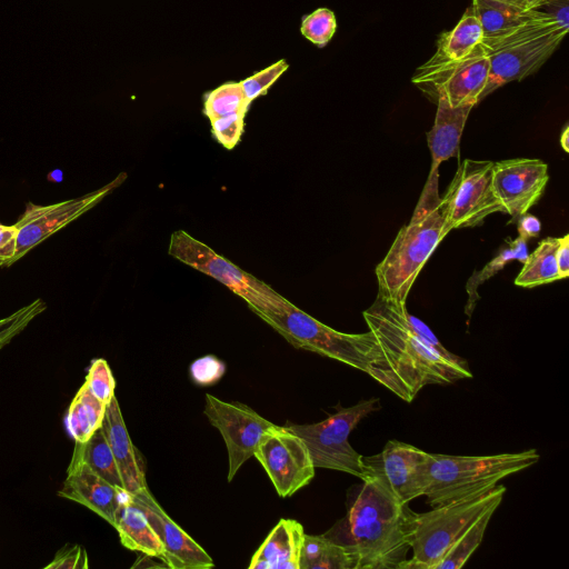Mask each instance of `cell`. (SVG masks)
I'll return each mask as SVG.
<instances>
[{
  "mask_svg": "<svg viewBox=\"0 0 569 569\" xmlns=\"http://www.w3.org/2000/svg\"><path fill=\"white\" fill-rule=\"evenodd\" d=\"M406 302L377 296L363 311L381 357L371 378L406 402L428 385H450L472 378L466 361L445 358L429 347L408 321Z\"/></svg>",
  "mask_w": 569,
  "mask_h": 569,
  "instance_id": "6da1fadb",
  "label": "cell"
},
{
  "mask_svg": "<svg viewBox=\"0 0 569 569\" xmlns=\"http://www.w3.org/2000/svg\"><path fill=\"white\" fill-rule=\"evenodd\" d=\"M348 513L356 569H399L411 549L415 516L375 477H365Z\"/></svg>",
  "mask_w": 569,
  "mask_h": 569,
  "instance_id": "7a4b0ae2",
  "label": "cell"
},
{
  "mask_svg": "<svg viewBox=\"0 0 569 569\" xmlns=\"http://www.w3.org/2000/svg\"><path fill=\"white\" fill-rule=\"evenodd\" d=\"M438 168H430L413 213L397 233L387 254L376 268L378 296L406 302L421 268L443 233Z\"/></svg>",
  "mask_w": 569,
  "mask_h": 569,
  "instance_id": "3957f363",
  "label": "cell"
},
{
  "mask_svg": "<svg viewBox=\"0 0 569 569\" xmlns=\"http://www.w3.org/2000/svg\"><path fill=\"white\" fill-rule=\"evenodd\" d=\"M295 348L316 352L372 376L381 352L370 330L340 332L315 319L281 296L257 313Z\"/></svg>",
  "mask_w": 569,
  "mask_h": 569,
  "instance_id": "277c9868",
  "label": "cell"
},
{
  "mask_svg": "<svg viewBox=\"0 0 569 569\" xmlns=\"http://www.w3.org/2000/svg\"><path fill=\"white\" fill-rule=\"evenodd\" d=\"M536 449L491 456L430 453L425 497L431 507L492 489L503 478L533 466Z\"/></svg>",
  "mask_w": 569,
  "mask_h": 569,
  "instance_id": "5b68a950",
  "label": "cell"
},
{
  "mask_svg": "<svg viewBox=\"0 0 569 569\" xmlns=\"http://www.w3.org/2000/svg\"><path fill=\"white\" fill-rule=\"evenodd\" d=\"M503 485L416 513L412 558L399 569H433L452 545L488 509L498 508L506 493Z\"/></svg>",
  "mask_w": 569,
  "mask_h": 569,
  "instance_id": "8992f818",
  "label": "cell"
},
{
  "mask_svg": "<svg viewBox=\"0 0 569 569\" xmlns=\"http://www.w3.org/2000/svg\"><path fill=\"white\" fill-rule=\"evenodd\" d=\"M568 30L555 20L543 18L481 44L488 54L490 70L480 101L503 84L535 73L556 51Z\"/></svg>",
  "mask_w": 569,
  "mask_h": 569,
  "instance_id": "52a82bcc",
  "label": "cell"
},
{
  "mask_svg": "<svg viewBox=\"0 0 569 569\" xmlns=\"http://www.w3.org/2000/svg\"><path fill=\"white\" fill-rule=\"evenodd\" d=\"M379 408V399L371 398L341 408L320 422L287 427L305 442L315 468L337 470L362 479L361 455L351 447L348 438L363 418Z\"/></svg>",
  "mask_w": 569,
  "mask_h": 569,
  "instance_id": "ba28073f",
  "label": "cell"
},
{
  "mask_svg": "<svg viewBox=\"0 0 569 569\" xmlns=\"http://www.w3.org/2000/svg\"><path fill=\"white\" fill-rule=\"evenodd\" d=\"M168 253L182 263L221 282L243 299L256 315L281 297L262 280L242 270L183 230L174 231L171 234Z\"/></svg>",
  "mask_w": 569,
  "mask_h": 569,
  "instance_id": "9c48e42d",
  "label": "cell"
},
{
  "mask_svg": "<svg viewBox=\"0 0 569 569\" xmlns=\"http://www.w3.org/2000/svg\"><path fill=\"white\" fill-rule=\"evenodd\" d=\"M490 61L479 43L468 56L457 59L431 57L417 68L411 81L427 96L443 98L449 106H476L487 84Z\"/></svg>",
  "mask_w": 569,
  "mask_h": 569,
  "instance_id": "30bf717a",
  "label": "cell"
},
{
  "mask_svg": "<svg viewBox=\"0 0 569 569\" xmlns=\"http://www.w3.org/2000/svg\"><path fill=\"white\" fill-rule=\"evenodd\" d=\"M492 161L466 159L441 198L443 233L475 227L489 214L503 212L492 189Z\"/></svg>",
  "mask_w": 569,
  "mask_h": 569,
  "instance_id": "8fae6325",
  "label": "cell"
},
{
  "mask_svg": "<svg viewBox=\"0 0 569 569\" xmlns=\"http://www.w3.org/2000/svg\"><path fill=\"white\" fill-rule=\"evenodd\" d=\"M203 413L209 422L219 430L228 451L230 482L241 466L251 457L261 440L277 427L247 405L223 401L206 393Z\"/></svg>",
  "mask_w": 569,
  "mask_h": 569,
  "instance_id": "7c38bea8",
  "label": "cell"
},
{
  "mask_svg": "<svg viewBox=\"0 0 569 569\" xmlns=\"http://www.w3.org/2000/svg\"><path fill=\"white\" fill-rule=\"evenodd\" d=\"M126 174L120 173L111 182L97 190L60 202L44 206L28 202L23 213L14 223L17 228V248L11 264L92 209L121 184Z\"/></svg>",
  "mask_w": 569,
  "mask_h": 569,
  "instance_id": "4fadbf2b",
  "label": "cell"
},
{
  "mask_svg": "<svg viewBox=\"0 0 569 569\" xmlns=\"http://www.w3.org/2000/svg\"><path fill=\"white\" fill-rule=\"evenodd\" d=\"M429 457L412 445L390 440L381 452L361 455L362 479L377 478L400 502L409 505L425 495Z\"/></svg>",
  "mask_w": 569,
  "mask_h": 569,
  "instance_id": "5bb4252c",
  "label": "cell"
},
{
  "mask_svg": "<svg viewBox=\"0 0 569 569\" xmlns=\"http://www.w3.org/2000/svg\"><path fill=\"white\" fill-rule=\"evenodd\" d=\"M253 457L277 493L287 498L311 482L315 466L305 442L287 426H277L259 443Z\"/></svg>",
  "mask_w": 569,
  "mask_h": 569,
  "instance_id": "9a60e30c",
  "label": "cell"
},
{
  "mask_svg": "<svg viewBox=\"0 0 569 569\" xmlns=\"http://www.w3.org/2000/svg\"><path fill=\"white\" fill-rule=\"evenodd\" d=\"M548 180V166L540 159L516 158L492 164L495 196L513 220L537 203Z\"/></svg>",
  "mask_w": 569,
  "mask_h": 569,
  "instance_id": "2e32d148",
  "label": "cell"
},
{
  "mask_svg": "<svg viewBox=\"0 0 569 569\" xmlns=\"http://www.w3.org/2000/svg\"><path fill=\"white\" fill-rule=\"evenodd\" d=\"M163 546L162 561L171 569H209L213 560L207 551L182 530L160 507L148 487L133 493Z\"/></svg>",
  "mask_w": 569,
  "mask_h": 569,
  "instance_id": "e0dca14e",
  "label": "cell"
},
{
  "mask_svg": "<svg viewBox=\"0 0 569 569\" xmlns=\"http://www.w3.org/2000/svg\"><path fill=\"white\" fill-rule=\"evenodd\" d=\"M127 492L100 477L74 449L58 496L84 506L113 527L116 513Z\"/></svg>",
  "mask_w": 569,
  "mask_h": 569,
  "instance_id": "ac0fdd59",
  "label": "cell"
},
{
  "mask_svg": "<svg viewBox=\"0 0 569 569\" xmlns=\"http://www.w3.org/2000/svg\"><path fill=\"white\" fill-rule=\"evenodd\" d=\"M101 428L114 456L124 489L133 495L147 488L138 451L131 441L116 396L107 406Z\"/></svg>",
  "mask_w": 569,
  "mask_h": 569,
  "instance_id": "d6986e66",
  "label": "cell"
},
{
  "mask_svg": "<svg viewBox=\"0 0 569 569\" xmlns=\"http://www.w3.org/2000/svg\"><path fill=\"white\" fill-rule=\"evenodd\" d=\"M300 522L280 519L251 557L250 569H300L305 539Z\"/></svg>",
  "mask_w": 569,
  "mask_h": 569,
  "instance_id": "ffe728a7",
  "label": "cell"
},
{
  "mask_svg": "<svg viewBox=\"0 0 569 569\" xmlns=\"http://www.w3.org/2000/svg\"><path fill=\"white\" fill-rule=\"evenodd\" d=\"M113 527L118 531L122 546L162 560L164 553L162 542L146 511L129 491L118 508Z\"/></svg>",
  "mask_w": 569,
  "mask_h": 569,
  "instance_id": "44dd1931",
  "label": "cell"
},
{
  "mask_svg": "<svg viewBox=\"0 0 569 569\" xmlns=\"http://www.w3.org/2000/svg\"><path fill=\"white\" fill-rule=\"evenodd\" d=\"M437 111L435 122L427 132L428 147L431 152V168H439V164L449 158L457 157L459 143L468 116L473 104L451 107L439 97L436 100Z\"/></svg>",
  "mask_w": 569,
  "mask_h": 569,
  "instance_id": "7402d4cb",
  "label": "cell"
},
{
  "mask_svg": "<svg viewBox=\"0 0 569 569\" xmlns=\"http://www.w3.org/2000/svg\"><path fill=\"white\" fill-rule=\"evenodd\" d=\"M471 8L482 29L480 44L496 41L526 23L546 18L503 0H472Z\"/></svg>",
  "mask_w": 569,
  "mask_h": 569,
  "instance_id": "603a6c76",
  "label": "cell"
},
{
  "mask_svg": "<svg viewBox=\"0 0 569 569\" xmlns=\"http://www.w3.org/2000/svg\"><path fill=\"white\" fill-rule=\"evenodd\" d=\"M300 569H356V558L348 543L325 535H305Z\"/></svg>",
  "mask_w": 569,
  "mask_h": 569,
  "instance_id": "cb8c5ba5",
  "label": "cell"
},
{
  "mask_svg": "<svg viewBox=\"0 0 569 569\" xmlns=\"http://www.w3.org/2000/svg\"><path fill=\"white\" fill-rule=\"evenodd\" d=\"M107 405L100 401L83 382L71 401L67 428L76 442L83 443L101 427Z\"/></svg>",
  "mask_w": 569,
  "mask_h": 569,
  "instance_id": "d4e9b609",
  "label": "cell"
},
{
  "mask_svg": "<svg viewBox=\"0 0 569 569\" xmlns=\"http://www.w3.org/2000/svg\"><path fill=\"white\" fill-rule=\"evenodd\" d=\"M482 39L479 20L469 7L452 30L445 32L437 41V59L457 60L468 56Z\"/></svg>",
  "mask_w": 569,
  "mask_h": 569,
  "instance_id": "484cf974",
  "label": "cell"
},
{
  "mask_svg": "<svg viewBox=\"0 0 569 569\" xmlns=\"http://www.w3.org/2000/svg\"><path fill=\"white\" fill-rule=\"evenodd\" d=\"M558 238H546L538 243L536 250L528 254L515 284L533 288L561 280L555 258Z\"/></svg>",
  "mask_w": 569,
  "mask_h": 569,
  "instance_id": "4316f807",
  "label": "cell"
},
{
  "mask_svg": "<svg viewBox=\"0 0 569 569\" xmlns=\"http://www.w3.org/2000/svg\"><path fill=\"white\" fill-rule=\"evenodd\" d=\"M74 449L82 460L111 485L123 488V482L106 435L100 427L88 441L76 442Z\"/></svg>",
  "mask_w": 569,
  "mask_h": 569,
  "instance_id": "83f0119b",
  "label": "cell"
},
{
  "mask_svg": "<svg viewBox=\"0 0 569 569\" xmlns=\"http://www.w3.org/2000/svg\"><path fill=\"white\" fill-rule=\"evenodd\" d=\"M528 257L527 240L518 237L513 241L509 242V246L501 249L490 262H488L480 271L475 272L466 284L468 293V302L466 305V313L470 318L477 301L480 296L478 293V287L486 280L495 276L501 270L509 261L519 260L525 262Z\"/></svg>",
  "mask_w": 569,
  "mask_h": 569,
  "instance_id": "f1b7e54d",
  "label": "cell"
},
{
  "mask_svg": "<svg viewBox=\"0 0 569 569\" xmlns=\"http://www.w3.org/2000/svg\"><path fill=\"white\" fill-rule=\"evenodd\" d=\"M497 508L486 510L452 545L433 569H459L480 546L485 531Z\"/></svg>",
  "mask_w": 569,
  "mask_h": 569,
  "instance_id": "f546056e",
  "label": "cell"
},
{
  "mask_svg": "<svg viewBox=\"0 0 569 569\" xmlns=\"http://www.w3.org/2000/svg\"><path fill=\"white\" fill-rule=\"evenodd\" d=\"M251 102L240 82H227L206 94L203 112L209 120L232 113L247 114Z\"/></svg>",
  "mask_w": 569,
  "mask_h": 569,
  "instance_id": "4dcf8cb0",
  "label": "cell"
},
{
  "mask_svg": "<svg viewBox=\"0 0 569 569\" xmlns=\"http://www.w3.org/2000/svg\"><path fill=\"white\" fill-rule=\"evenodd\" d=\"M46 302L38 298L0 319V350L18 337L44 310Z\"/></svg>",
  "mask_w": 569,
  "mask_h": 569,
  "instance_id": "1f68e13d",
  "label": "cell"
},
{
  "mask_svg": "<svg viewBox=\"0 0 569 569\" xmlns=\"http://www.w3.org/2000/svg\"><path fill=\"white\" fill-rule=\"evenodd\" d=\"M336 29L335 13L327 8H319L306 16L300 28L302 36L318 47L326 46L331 40Z\"/></svg>",
  "mask_w": 569,
  "mask_h": 569,
  "instance_id": "d6a6232c",
  "label": "cell"
},
{
  "mask_svg": "<svg viewBox=\"0 0 569 569\" xmlns=\"http://www.w3.org/2000/svg\"><path fill=\"white\" fill-rule=\"evenodd\" d=\"M84 383L107 406L114 397L116 380L108 362L102 358L94 359L91 362Z\"/></svg>",
  "mask_w": 569,
  "mask_h": 569,
  "instance_id": "836d02e7",
  "label": "cell"
},
{
  "mask_svg": "<svg viewBox=\"0 0 569 569\" xmlns=\"http://www.w3.org/2000/svg\"><path fill=\"white\" fill-rule=\"evenodd\" d=\"M289 68L288 62L281 59L268 68L241 80L240 84L249 102L264 94L269 87Z\"/></svg>",
  "mask_w": 569,
  "mask_h": 569,
  "instance_id": "e575fe53",
  "label": "cell"
},
{
  "mask_svg": "<svg viewBox=\"0 0 569 569\" xmlns=\"http://www.w3.org/2000/svg\"><path fill=\"white\" fill-rule=\"evenodd\" d=\"M244 118L243 113H232L210 120L214 139L226 149H233L243 133Z\"/></svg>",
  "mask_w": 569,
  "mask_h": 569,
  "instance_id": "d590c367",
  "label": "cell"
},
{
  "mask_svg": "<svg viewBox=\"0 0 569 569\" xmlns=\"http://www.w3.org/2000/svg\"><path fill=\"white\" fill-rule=\"evenodd\" d=\"M190 377L198 386H210L219 381L226 372L223 361L212 355L198 358L190 365Z\"/></svg>",
  "mask_w": 569,
  "mask_h": 569,
  "instance_id": "8d00e7d4",
  "label": "cell"
},
{
  "mask_svg": "<svg viewBox=\"0 0 569 569\" xmlns=\"http://www.w3.org/2000/svg\"><path fill=\"white\" fill-rule=\"evenodd\" d=\"M88 567L87 551L80 545H66L44 566L46 569H87Z\"/></svg>",
  "mask_w": 569,
  "mask_h": 569,
  "instance_id": "74e56055",
  "label": "cell"
},
{
  "mask_svg": "<svg viewBox=\"0 0 569 569\" xmlns=\"http://www.w3.org/2000/svg\"><path fill=\"white\" fill-rule=\"evenodd\" d=\"M532 10L569 28V0H543Z\"/></svg>",
  "mask_w": 569,
  "mask_h": 569,
  "instance_id": "f35d334b",
  "label": "cell"
},
{
  "mask_svg": "<svg viewBox=\"0 0 569 569\" xmlns=\"http://www.w3.org/2000/svg\"><path fill=\"white\" fill-rule=\"evenodd\" d=\"M17 248V228L14 224L0 223V266L9 267Z\"/></svg>",
  "mask_w": 569,
  "mask_h": 569,
  "instance_id": "ab89813d",
  "label": "cell"
},
{
  "mask_svg": "<svg viewBox=\"0 0 569 569\" xmlns=\"http://www.w3.org/2000/svg\"><path fill=\"white\" fill-rule=\"evenodd\" d=\"M555 258L559 271L560 279L569 276V234L558 238V244L555 251Z\"/></svg>",
  "mask_w": 569,
  "mask_h": 569,
  "instance_id": "60d3db41",
  "label": "cell"
},
{
  "mask_svg": "<svg viewBox=\"0 0 569 569\" xmlns=\"http://www.w3.org/2000/svg\"><path fill=\"white\" fill-rule=\"evenodd\" d=\"M540 221L528 212L518 219V233L519 237L525 240L537 237L540 232Z\"/></svg>",
  "mask_w": 569,
  "mask_h": 569,
  "instance_id": "b9f144b4",
  "label": "cell"
},
{
  "mask_svg": "<svg viewBox=\"0 0 569 569\" xmlns=\"http://www.w3.org/2000/svg\"><path fill=\"white\" fill-rule=\"evenodd\" d=\"M522 10H532L539 6L543 0H503Z\"/></svg>",
  "mask_w": 569,
  "mask_h": 569,
  "instance_id": "7bdbcfd3",
  "label": "cell"
},
{
  "mask_svg": "<svg viewBox=\"0 0 569 569\" xmlns=\"http://www.w3.org/2000/svg\"><path fill=\"white\" fill-rule=\"evenodd\" d=\"M560 146L566 152H569V127L566 126L560 134Z\"/></svg>",
  "mask_w": 569,
  "mask_h": 569,
  "instance_id": "ee69618b",
  "label": "cell"
},
{
  "mask_svg": "<svg viewBox=\"0 0 569 569\" xmlns=\"http://www.w3.org/2000/svg\"><path fill=\"white\" fill-rule=\"evenodd\" d=\"M48 179L53 182H60L63 179V173L60 170L51 171Z\"/></svg>",
  "mask_w": 569,
  "mask_h": 569,
  "instance_id": "f6af8a7d",
  "label": "cell"
}]
</instances>
